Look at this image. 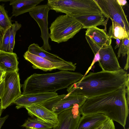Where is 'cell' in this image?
<instances>
[{
	"mask_svg": "<svg viewBox=\"0 0 129 129\" xmlns=\"http://www.w3.org/2000/svg\"><path fill=\"white\" fill-rule=\"evenodd\" d=\"M51 9L47 4L36 6L29 12L30 16L36 22L41 32V37L43 42L42 47L45 50H51L48 40L49 34L48 28V14Z\"/></svg>",
	"mask_w": 129,
	"mask_h": 129,
	"instance_id": "obj_9",
	"label": "cell"
},
{
	"mask_svg": "<svg viewBox=\"0 0 129 129\" xmlns=\"http://www.w3.org/2000/svg\"><path fill=\"white\" fill-rule=\"evenodd\" d=\"M27 51L31 53L39 56L54 62L67 63L70 62L66 61L56 55L48 52L37 44L33 43L31 44L28 47Z\"/></svg>",
	"mask_w": 129,
	"mask_h": 129,
	"instance_id": "obj_19",
	"label": "cell"
},
{
	"mask_svg": "<svg viewBox=\"0 0 129 129\" xmlns=\"http://www.w3.org/2000/svg\"><path fill=\"white\" fill-rule=\"evenodd\" d=\"M21 26V25L17 21L12 24L11 27L9 35V45L8 52H13L15 44V38L17 31Z\"/></svg>",
	"mask_w": 129,
	"mask_h": 129,
	"instance_id": "obj_23",
	"label": "cell"
},
{
	"mask_svg": "<svg viewBox=\"0 0 129 129\" xmlns=\"http://www.w3.org/2000/svg\"><path fill=\"white\" fill-rule=\"evenodd\" d=\"M85 36L102 47H107L111 45L112 39L104 29L97 27L89 28L85 31Z\"/></svg>",
	"mask_w": 129,
	"mask_h": 129,
	"instance_id": "obj_18",
	"label": "cell"
},
{
	"mask_svg": "<svg viewBox=\"0 0 129 129\" xmlns=\"http://www.w3.org/2000/svg\"><path fill=\"white\" fill-rule=\"evenodd\" d=\"M4 5V4L1 5L0 4V28L3 34L12 25L11 18L9 17Z\"/></svg>",
	"mask_w": 129,
	"mask_h": 129,
	"instance_id": "obj_22",
	"label": "cell"
},
{
	"mask_svg": "<svg viewBox=\"0 0 129 129\" xmlns=\"http://www.w3.org/2000/svg\"><path fill=\"white\" fill-rule=\"evenodd\" d=\"M100 59V55L99 53L98 52H97L94 54V57L92 62L89 68H88L87 70L85 73L84 76L86 75L88 73L89 71L91 69L92 66L96 62L98 61Z\"/></svg>",
	"mask_w": 129,
	"mask_h": 129,
	"instance_id": "obj_26",
	"label": "cell"
},
{
	"mask_svg": "<svg viewBox=\"0 0 129 129\" xmlns=\"http://www.w3.org/2000/svg\"><path fill=\"white\" fill-rule=\"evenodd\" d=\"M11 27L6 30L2 35L0 47L1 50L8 52L9 45V35Z\"/></svg>",
	"mask_w": 129,
	"mask_h": 129,
	"instance_id": "obj_25",
	"label": "cell"
},
{
	"mask_svg": "<svg viewBox=\"0 0 129 129\" xmlns=\"http://www.w3.org/2000/svg\"><path fill=\"white\" fill-rule=\"evenodd\" d=\"M3 110L2 108L1 104L0 103V117H1Z\"/></svg>",
	"mask_w": 129,
	"mask_h": 129,
	"instance_id": "obj_34",
	"label": "cell"
},
{
	"mask_svg": "<svg viewBox=\"0 0 129 129\" xmlns=\"http://www.w3.org/2000/svg\"><path fill=\"white\" fill-rule=\"evenodd\" d=\"M28 115L36 117L54 127L59 123L58 115L39 104L33 105L25 108Z\"/></svg>",
	"mask_w": 129,
	"mask_h": 129,
	"instance_id": "obj_13",
	"label": "cell"
},
{
	"mask_svg": "<svg viewBox=\"0 0 129 129\" xmlns=\"http://www.w3.org/2000/svg\"><path fill=\"white\" fill-rule=\"evenodd\" d=\"M129 85L128 84L126 88V99L127 103L128 105L129 104Z\"/></svg>",
	"mask_w": 129,
	"mask_h": 129,
	"instance_id": "obj_30",
	"label": "cell"
},
{
	"mask_svg": "<svg viewBox=\"0 0 129 129\" xmlns=\"http://www.w3.org/2000/svg\"></svg>",
	"mask_w": 129,
	"mask_h": 129,
	"instance_id": "obj_38",
	"label": "cell"
},
{
	"mask_svg": "<svg viewBox=\"0 0 129 129\" xmlns=\"http://www.w3.org/2000/svg\"><path fill=\"white\" fill-rule=\"evenodd\" d=\"M129 37L121 40L117 53V59L120 57L121 55L122 57L125 56L126 54L127 56L129 55Z\"/></svg>",
	"mask_w": 129,
	"mask_h": 129,
	"instance_id": "obj_24",
	"label": "cell"
},
{
	"mask_svg": "<svg viewBox=\"0 0 129 129\" xmlns=\"http://www.w3.org/2000/svg\"><path fill=\"white\" fill-rule=\"evenodd\" d=\"M126 87L114 91L88 98L79 108L81 115L102 114L125 128L129 112Z\"/></svg>",
	"mask_w": 129,
	"mask_h": 129,
	"instance_id": "obj_2",
	"label": "cell"
},
{
	"mask_svg": "<svg viewBox=\"0 0 129 129\" xmlns=\"http://www.w3.org/2000/svg\"><path fill=\"white\" fill-rule=\"evenodd\" d=\"M105 18L103 14H91L78 17L74 18L81 24L82 29H87L102 25L105 26L104 30L106 31V26L109 18H107L105 20Z\"/></svg>",
	"mask_w": 129,
	"mask_h": 129,
	"instance_id": "obj_17",
	"label": "cell"
},
{
	"mask_svg": "<svg viewBox=\"0 0 129 129\" xmlns=\"http://www.w3.org/2000/svg\"><path fill=\"white\" fill-rule=\"evenodd\" d=\"M124 129H129V128H124Z\"/></svg>",
	"mask_w": 129,
	"mask_h": 129,
	"instance_id": "obj_37",
	"label": "cell"
},
{
	"mask_svg": "<svg viewBox=\"0 0 129 129\" xmlns=\"http://www.w3.org/2000/svg\"><path fill=\"white\" fill-rule=\"evenodd\" d=\"M85 38L94 54L97 52H99L100 59L98 62L102 71L114 72L121 69L111 45L103 47L88 37L86 36Z\"/></svg>",
	"mask_w": 129,
	"mask_h": 129,
	"instance_id": "obj_7",
	"label": "cell"
},
{
	"mask_svg": "<svg viewBox=\"0 0 129 129\" xmlns=\"http://www.w3.org/2000/svg\"><path fill=\"white\" fill-rule=\"evenodd\" d=\"M116 45L114 48L115 49L119 47L121 40L118 39H116Z\"/></svg>",
	"mask_w": 129,
	"mask_h": 129,
	"instance_id": "obj_32",
	"label": "cell"
},
{
	"mask_svg": "<svg viewBox=\"0 0 129 129\" xmlns=\"http://www.w3.org/2000/svg\"><path fill=\"white\" fill-rule=\"evenodd\" d=\"M21 126L28 129H52L54 127L34 117L28 118Z\"/></svg>",
	"mask_w": 129,
	"mask_h": 129,
	"instance_id": "obj_21",
	"label": "cell"
},
{
	"mask_svg": "<svg viewBox=\"0 0 129 129\" xmlns=\"http://www.w3.org/2000/svg\"><path fill=\"white\" fill-rule=\"evenodd\" d=\"M43 0H14L10 2L12 6V16L17 17L27 12H29Z\"/></svg>",
	"mask_w": 129,
	"mask_h": 129,
	"instance_id": "obj_16",
	"label": "cell"
},
{
	"mask_svg": "<svg viewBox=\"0 0 129 129\" xmlns=\"http://www.w3.org/2000/svg\"><path fill=\"white\" fill-rule=\"evenodd\" d=\"M107 18L119 24L129 33L128 22L122 7L116 0H95Z\"/></svg>",
	"mask_w": 129,
	"mask_h": 129,
	"instance_id": "obj_8",
	"label": "cell"
},
{
	"mask_svg": "<svg viewBox=\"0 0 129 129\" xmlns=\"http://www.w3.org/2000/svg\"><path fill=\"white\" fill-rule=\"evenodd\" d=\"M16 54L0 50V69L5 72H18Z\"/></svg>",
	"mask_w": 129,
	"mask_h": 129,
	"instance_id": "obj_15",
	"label": "cell"
},
{
	"mask_svg": "<svg viewBox=\"0 0 129 129\" xmlns=\"http://www.w3.org/2000/svg\"><path fill=\"white\" fill-rule=\"evenodd\" d=\"M102 126H101L100 127H98V128H96V129H100V128Z\"/></svg>",
	"mask_w": 129,
	"mask_h": 129,
	"instance_id": "obj_35",
	"label": "cell"
},
{
	"mask_svg": "<svg viewBox=\"0 0 129 129\" xmlns=\"http://www.w3.org/2000/svg\"><path fill=\"white\" fill-rule=\"evenodd\" d=\"M5 73L4 71L0 69V81L3 79Z\"/></svg>",
	"mask_w": 129,
	"mask_h": 129,
	"instance_id": "obj_31",
	"label": "cell"
},
{
	"mask_svg": "<svg viewBox=\"0 0 129 129\" xmlns=\"http://www.w3.org/2000/svg\"><path fill=\"white\" fill-rule=\"evenodd\" d=\"M109 118L102 114L82 115L76 129H96Z\"/></svg>",
	"mask_w": 129,
	"mask_h": 129,
	"instance_id": "obj_14",
	"label": "cell"
},
{
	"mask_svg": "<svg viewBox=\"0 0 129 129\" xmlns=\"http://www.w3.org/2000/svg\"><path fill=\"white\" fill-rule=\"evenodd\" d=\"M84 76L79 72L62 70L52 73H35L24 81L22 94L56 92L67 88Z\"/></svg>",
	"mask_w": 129,
	"mask_h": 129,
	"instance_id": "obj_3",
	"label": "cell"
},
{
	"mask_svg": "<svg viewBox=\"0 0 129 129\" xmlns=\"http://www.w3.org/2000/svg\"><path fill=\"white\" fill-rule=\"evenodd\" d=\"M129 80V74L122 69L114 72H89L80 80L71 85L67 91L68 93L81 95L88 98L126 87Z\"/></svg>",
	"mask_w": 129,
	"mask_h": 129,
	"instance_id": "obj_1",
	"label": "cell"
},
{
	"mask_svg": "<svg viewBox=\"0 0 129 129\" xmlns=\"http://www.w3.org/2000/svg\"><path fill=\"white\" fill-rule=\"evenodd\" d=\"M3 79L4 89L0 102L3 110L13 104L22 94L18 72H6Z\"/></svg>",
	"mask_w": 129,
	"mask_h": 129,
	"instance_id": "obj_5",
	"label": "cell"
},
{
	"mask_svg": "<svg viewBox=\"0 0 129 129\" xmlns=\"http://www.w3.org/2000/svg\"><path fill=\"white\" fill-rule=\"evenodd\" d=\"M80 107L77 105L58 114L59 123L52 129H76L81 117Z\"/></svg>",
	"mask_w": 129,
	"mask_h": 129,
	"instance_id": "obj_11",
	"label": "cell"
},
{
	"mask_svg": "<svg viewBox=\"0 0 129 129\" xmlns=\"http://www.w3.org/2000/svg\"><path fill=\"white\" fill-rule=\"evenodd\" d=\"M112 24L109 29L108 36L111 39L121 40L129 37V33L127 32L119 24L111 20Z\"/></svg>",
	"mask_w": 129,
	"mask_h": 129,
	"instance_id": "obj_20",
	"label": "cell"
},
{
	"mask_svg": "<svg viewBox=\"0 0 129 129\" xmlns=\"http://www.w3.org/2000/svg\"><path fill=\"white\" fill-rule=\"evenodd\" d=\"M58 95L56 92L22 94L13 103L17 105L16 107L18 109L44 102Z\"/></svg>",
	"mask_w": 129,
	"mask_h": 129,
	"instance_id": "obj_12",
	"label": "cell"
},
{
	"mask_svg": "<svg viewBox=\"0 0 129 129\" xmlns=\"http://www.w3.org/2000/svg\"><path fill=\"white\" fill-rule=\"evenodd\" d=\"M3 80H2L1 81H0V84H1V82H2V81Z\"/></svg>",
	"mask_w": 129,
	"mask_h": 129,
	"instance_id": "obj_36",
	"label": "cell"
},
{
	"mask_svg": "<svg viewBox=\"0 0 129 129\" xmlns=\"http://www.w3.org/2000/svg\"><path fill=\"white\" fill-rule=\"evenodd\" d=\"M23 57L25 59L30 62L34 69H39L44 71L58 69L60 71H74L76 69V64L70 61L67 63L54 62L27 51Z\"/></svg>",
	"mask_w": 129,
	"mask_h": 129,
	"instance_id": "obj_10",
	"label": "cell"
},
{
	"mask_svg": "<svg viewBox=\"0 0 129 129\" xmlns=\"http://www.w3.org/2000/svg\"><path fill=\"white\" fill-rule=\"evenodd\" d=\"M8 116L9 115H7L3 117H0V129H1L2 127L6 120L8 118Z\"/></svg>",
	"mask_w": 129,
	"mask_h": 129,
	"instance_id": "obj_27",
	"label": "cell"
},
{
	"mask_svg": "<svg viewBox=\"0 0 129 129\" xmlns=\"http://www.w3.org/2000/svg\"><path fill=\"white\" fill-rule=\"evenodd\" d=\"M82 28V25L75 18L66 15L58 16L49 27V38L59 43L72 38Z\"/></svg>",
	"mask_w": 129,
	"mask_h": 129,
	"instance_id": "obj_4",
	"label": "cell"
},
{
	"mask_svg": "<svg viewBox=\"0 0 129 129\" xmlns=\"http://www.w3.org/2000/svg\"><path fill=\"white\" fill-rule=\"evenodd\" d=\"M118 4L121 6H123L126 5L127 2L125 0H116Z\"/></svg>",
	"mask_w": 129,
	"mask_h": 129,
	"instance_id": "obj_29",
	"label": "cell"
},
{
	"mask_svg": "<svg viewBox=\"0 0 129 129\" xmlns=\"http://www.w3.org/2000/svg\"><path fill=\"white\" fill-rule=\"evenodd\" d=\"M3 33L2 32L0 28V47L2 39V38Z\"/></svg>",
	"mask_w": 129,
	"mask_h": 129,
	"instance_id": "obj_33",
	"label": "cell"
},
{
	"mask_svg": "<svg viewBox=\"0 0 129 129\" xmlns=\"http://www.w3.org/2000/svg\"><path fill=\"white\" fill-rule=\"evenodd\" d=\"M4 86V81L3 79L2 82L0 84V100L3 94Z\"/></svg>",
	"mask_w": 129,
	"mask_h": 129,
	"instance_id": "obj_28",
	"label": "cell"
},
{
	"mask_svg": "<svg viewBox=\"0 0 129 129\" xmlns=\"http://www.w3.org/2000/svg\"><path fill=\"white\" fill-rule=\"evenodd\" d=\"M87 98L77 94H63L39 104L58 115L77 105H79L80 107Z\"/></svg>",
	"mask_w": 129,
	"mask_h": 129,
	"instance_id": "obj_6",
	"label": "cell"
}]
</instances>
